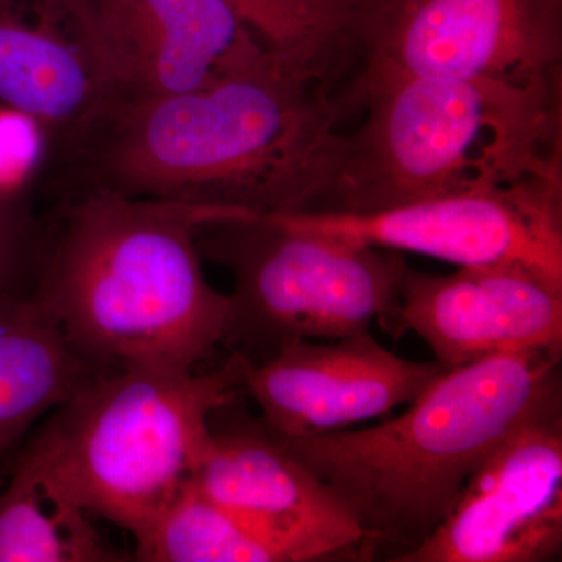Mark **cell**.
<instances>
[{
    "label": "cell",
    "mask_w": 562,
    "mask_h": 562,
    "mask_svg": "<svg viewBox=\"0 0 562 562\" xmlns=\"http://www.w3.org/2000/svg\"><path fill=\"white\" fill-rule=\"evenodd\" d=\"M342 117L330 92L271 57L201 90L114 95L36 184L250 216L321 211L341 171Z\"/></svg>",
    "instance_id": "1"
},
{
    "label": "cell",
    "mask_w": 562,
    "mask_h": 562,
    "mask_svg": "<svg viewBox=\"0 0 562 562\" xmlns=\"http://www.w3.org/2000/svg\"><path fill=\"white\" fill-rule=\"evenodd\" d=\"M52 198L31 295L83 360L106 372L213 357L232 299L206 280L198 232L243 214L103 190Z\"/></svg>",
    "instance_id": "2"
},
{
    "label": "cell",
    "mask_w": 562,
    "mask_h": 562,
    "mask_svg": "<svg viewBox=\"0 0 562 562\" xmlns=\"http://www.w3.org/2000/svg\"><path fill=\"white\" fill-rule=\"evenodd\" d=\"M562 347L447 368L401 416L364 430L276 438L360 527V560L398 562L452 513L476 469L520 425L562 402Z\"/></svg>",
    "instance_id": "3"
},
{
    "label": "cell",
    "mask_w": 562,
    "mask_h": 562,
    "mask_svg": "<svg viewBox=\"0 0 562 562\" xmlns=\"http://www.w3.org/2000/svg\"><path fill=\"white\" fill-rule=\"evenodd\" d=\"M562 80L358 74L336 95L364 121L344 138L327 209L368 213L497 188H562Z\"/></svg>",
    "instance_id": "4"
},
{
    "label": "cell",
    "mask_w": 562,
    "mask_h": 562,
    "mask_svg": "<svg viewBox=\"0 0 562 562\" xmlns=\"http://www.w3.org/2000/svg\"><path fill=\"white\" fill-rule=\"evenodd\" d=\"M241 395L236 353L205 372L161 366L99 372L25 447L88 513L136 539L191 482L211 416Z\"/></svg>",
    "instance_id": "5"
},
{
    "label": "cell",
    "mask_w": 562,
    "mask_h": 562,
    "mask_svg": "<svg viewBox=\"0 0 562 562\" xmlns=\"http://www.w3.org/2000/svg\"><path fill=\"white\" fill-rule=\"evenodd\" d=\"M198 247L235 280L224 344L249 361L347 338L375 319L387 327L408 269L398 251L301 231L277 214L203 222Z\"/></svg>",
    "instance_id": "6"
},
{
    "label": "cell",
    "mask_w": 562,
    "mask_h": 562,
    "mask_svg": "<svg viewBox=\"0 0 562 562\" xmlns=\"http://www.w3.org/2000/svg\"><path fill=\"white\" fill-rule=\"evenodd\" d=\"M562 0H372L358 74L561 81Z\"/></svg>",
    "instance_id": "7"
},
{
    "label": "cell",
    "mask_w": 562,
    "mask_h": 562,
    "mask_svg": "<svg viewBox=\"0 0 562 562\" xmlns=\"http://www.w3.org/2000/svg\"><path fill=\"white\" fill-rule=\"evenodd\" d=\"M301 231L395 251H412L460 268L520 262L562 283V188L524 184L460 192L391 206L277 213Z\"/></svg>",
    "instance_id": "8"
},
{
    "label": "cell",
    "mask_w": 562,
    "mask_h": 562,
    "mask_svg": "<svg viewBox=\"0 0 562 562\" xmlns=\"http://www.w3.org/2000/svg\"><path fill=\"white\" fill-rule=\"evenodd\" d=\"M562 553V402L520 425L452 513L398 562H547Z\"/></svg>",
    "instance_id": "9"
},
{
    "label": "cell",
    "mask_w": 562,
    "mask_h": 562,
    "mask_svg": "<svg viewBox=\"0 0 562 562\" xmlns=\"http://www.w3.org/2000/svg\"><path fill=\"white\" fill-rule=\"evenodd\" d=\"M231 402L214 412L191 483L284 547L292 562L360 560L362 532L349 513L260 419Z\"/></svg>",
    "instance_id": "10"
},
{
    "label": "cell",
    "mask_w": 562,
    "mask_h": 562,
    "mask_svg": "<svg viewBox=\"0 0 562 562\" xmlns=\"http://www.w3.org/2000/svg\"><path fill=\"white\" fill-rule=\"evenodd\" d=\"M241 358L243 391L277 438L346 430L408 405L443 371L439 361L405 360L369 330L328 342L297 341L261 361Z\"/></svg>",
    "instance_id": "11"
},
{
    "label": "cell",
    "mask_w": 562,
    "mask_h": 562,
    "mask_svg": "<svg viewBox=\"0 0 562 562\" xmlns=\"http://www.w3.org/2000/svg\"><path fill=\"white\" fill-rule=\"evenodd\" d=\"M117 94L88 0H0V101L38 127L40 168Z\"/></svg>",
    "instance_id": "12"
},
{
    "label": "cell",
    "mask_w": 562,
    "mask_h": 562,
    "mask_svg": "<svg viewBox=\"0 0 562 562\" xmlns=\"http://www.w3.org/2000/svg\"><path fill=\"white\" fill-rule=\"evenodd\" d=\"M387 330L416 333L447 368L562 347V283L520 262L469 266L450 276L408 268Z\"/></svg>",
    "instance_id": "13"
},
{
    "label": "cell",
    "mask_w": 562,
    "mask_h": 562,
    "mask_svg": "<svg viewBox=\"0 0 562 562\" xmlns=\"http://www.w3.org/2000/svg\"><path fill=\"white\" fill-rule=\"evenodd\" d=\"M120 94L201 90L272 57L225 0H88Z\"/></svg>",
    "instance_id": "14"
},
{
    "label": "cell",
    "mask_w": 562,
    "mask_h": 562,
    "mask_svg": "<svg viewBox=\"0 0 562 562\" xmlns=\"http://www.w3.org/2000/svg\"><path fill=\"white\" fill-rule=\"evenodd\" d=\"M95 373L31 294L0 299V464Z\"/></svg>",
    "instance_id": "15"
},
{
    "label": "cell",
    "mask_w": 562,
    "mask_h": 562,
    "mask_svg": "<svg viewBox=\"0 0 562 562\" xmlns=\"http://www.w3.org/2000/svg\"><path fill=\"white\" fill-rule=\"evenodd\" d=\"M133 560L103 538L90 513L24 447L0 484V562Z\"/></svg>",
    "instance_id": "16"
},
{
    "label": "cell",
    "mask_w": 562,
    "mask_h": 562,
    "mask_svg": "<svg viewBox=\"0 0 562 562\" xmlns=\"http://www.w3.org/2000/svg\"><path fill=\"white\" fill-rule=\"evenodd\" d=\"M269 55L328 91L362 58V27L372 0H225Z\"/></svg>",
    "instance_id": "17"
},
{
    "label": "cell",
    "mask_w": 562,
    "mask_h": 562,
    "mask_svg": "<svg viewBox=\"0 0 562 562\" xmlns=\"http://www.w3.org/2000/svg\"><path fill=\"white\" fill-rule=\"evenodd\" d=\"M143 562H292L254 524L228 512L191 482L135 539Z\"/></svg>",
    "instance_id": "18"
},
{
    "label": "cell",
    "mask_w": 562,
    "mask_h": 562,
    "mask_svg": "<svg viewBox=\"0 0 562 562\" xmlns=\"http://www.w3.org/2000/svg\"><path fill=\"white\" fill-rule=\"evenodd\" d=\"M43 246L32 191H0V299L31 294Z\"/></svg>",
    "instance_id": "19"
}]
</instances>
